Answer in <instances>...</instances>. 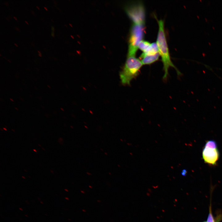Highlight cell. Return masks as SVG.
<instances>
[{
	"mask_svg": "<svg viewBox=\"0 0 222 222\" xmlns=\"http://www.w3.org/2000/svg\"><path fill=\"white\" fill-rule=\"evenodd\" d=\"M157 20L158 25V31L156 43L158 53L161 57L163 64V69L164 72L163 79H165L167 77L168 69L170 67L175 69L178 75H180L181 73L171 60L165 34L163 21L162 19Z\"/></svg>",
	"mask_w": 222,
	"mask_h": 222,
	"instance_id": "obj_1",
	"label": "cell"
},
{
	"mask_svg": "<svg viewBox=\"0 0 222 222\" xmlns=\"http://www.w3.org/2000/svg\"><path fill=\"white\" fill-rule=\"evenodd\" d=\"M143 64L135 56H127L124 66L119 75L121 82L124 85H129L131 81L138 75Z\"/></svg>",
	"mask_w": 222,
	"mask_h": 222,
	"instance_id": "obj_2",
	"label": "cell"
},
{
	"mask_svg": "<svg viewBox=\"0 0 222 222\" xmlns=\"http://www.w3.org/2000/svg\"><path fill=\"white\" fill-rule=\"evenodd\" d=\"M202 155L205 163L210 166L217 165L220 158V152L215 141L210 140L206 142L202 150Z\"/></svg>",
	"mask_w": 222,
	"mask_h": 222,
	"instance_id": "obj_3",
	"label": "cell"
},
{
	"mask_svg": "<svg viewBox=\"0 0 222 222\" xmlns=\"http://www.w3.org/2000/svg\"><path fill=\"white\" fill-rule=\"evenodd\" d=\"M144 26L133 24L128 42L127 56H135L140 42L142 40Z\"/></svg>",
	"mask_w": 222,
	"mask_h": 222,
	"instance_id": "obj_4",
	"label": "cell"
},
{
	"mask_svg": "<svg viewBox=\"0 0 222 222\" xmlns=\"http://www.w3.org/2000/svg\"><path fill=\"white\" fill-rule=\"evenodd\" d=\"M125 10L133 24L144 26L145 13L142 3L135 2L131 4L126 7Z\"/></svg>",
	"mask_w": 222,
	"mask_h": 222,
	"instance_id": "obj_5",
	"label": "cell"
},
{
	"mask_svg": "<svg viewBox=\"0 0 222 222\" xmlns=\"http://www.w3.org/2000/svg\"><path fill=\"white\" fill-rule=\"evenodd\" d=\"M159 56V54L158 53L153 55H146L140 56V57L142 58L141 61L143 64H150L158 60Z\"/></svg>",
	"mask_w": 222,
	"mask_h": 222,
	"instance_id": "obj_6",
	"label": "cell"
},
{
	"mask_svg": "<svg viewBox=\"0 0 222 222\" xmlns=\"http://www.w3.org/2000/svg\"><path fill=\"white\" fill-rule=\"evenodd\" d=\"M158 53L157 44L154 42L151 43L149 47L142 54L141 56H150L155 55Z\"/></svg>",
	"mask_w": 222,
	"mask_h": 222,
	"instance_id": "obj_7",
	"label": "cell"
},
{
	"mask_svg": "<svg viewBox=\"0 0 222 222\" xmlns=\"http://www.w3.org/2000/svg\"><path fill=\"white\" fill-rule=\"evenodd\" d=\"M150 44L151 43L149 42L142 40L138 45V48L143 52L149 47Z\"/></svg>",
	"mask_w": 222,
	"mask_h": 222,
	"instance_id": "obj_8",
	"label": "cell"
},
{
	"mask_svg": "<svg viewBox=\"0 0 222 222\" xmlns=\"http://www.w3.org/2000/svg\"><path fill=\"white\" fill-rule=\"evenodd\" d=\"M210 207L209 212L207 220L206 222H215V221L212 213L211 209Z\"/></svg>",
	"mask_w": 222,
	"mask_h": 222,
	"instance_id": "obj_9",
	"label": "cell"
},
{
	"mask_svg": "<svg viewBox=\"0 0 222 222\" xmlns=\"http://www.w3.org/2000/svg\"><path fill=\"white\" fill-rule=\"evenodd\" d=\"M187 173V171L185 170H183L181 172L182 175L183 176H185Z\"/></svg>",
	"mask_w": 222,
	"mask_h": 222,
	"instance_id": "obj_10",
	"label": "cell"
},
{
	"mask_svg": "<svg viewBox=\"0 0 222 222\" xmlns=\"http://www.w3.org/2000/svg\"><path fill=\"white\" fill-rule=\"evenodd\" d=\"M51 35L53 37H54V31H52L51 32Z\"/></svg>",
	"mask_w": 222,
	"mask_h": 222,
	"instance_id": "obj_11",
	"label": "cell"
},
{
	"mask_svg": "<svg viewBox=\"0 0 222 222\" xmlns=\"http://www.w3.org/2000/svg\"><path fill=\"white\" fill-rule=\"evenodd\" d=\"M51 31H54L55 30V28H54V27L53 26H51Z\"/></svg>",
	"mask_w": 222,
	"mask_h": 222,
	"instance_id": "obj_12",
	"label": "cell"
},
{
	"mask_svg": "<svg viewBox=\"0 0 222 222\" xmlns=\"http://www.w3.org/2000/svg\"><path fill=\"white\" fill-rule=\"evenodd\" d=\"M15 29H16L18 31H20V30H19V29L18 27H15Z\"/></svg>",
	"mask_w": 222,
	"mask_h": 222,
	"instance_id": "obj_13",
	"label": "cell"
},
{
	"mask_svg": "<svg viewBox=\"0 0 222 222\" xmlns=\"http://www.w3.org/2000/svg\"><path fill=\"white\" fill-rule=\"evenodd\" d=\"M80 192L81 193H83V194L84 193H85V192L84 191H82V190Z\"/></svg>",
	"mask_w": 222,
	"mask_h": 222,
	"instance_id": "obj_14",
	"label": "cell"
},
{
	"mask_svg": "<svg viewBox=\"0 0 222 222\" xmlns=\"http://www.w3.org/2000/svg\"><path fill=\"white\" fill-rule=\"evenodd\" d=\"M65 199L67 200H69V199L68 197H65Z\"/></svg>",
	"mask_w": 222,
	"mask_h": 222,
	"instance_id": "obj_15",
	"label": "cell"
},
{
	"mask_svg": "<svg viewBox=\"0 0 222 222\" xmlns=\"http://www.w3.org/2000/svg\"><path fill=\"white\" fill-rule=\"evenodd\" d=\"M31 13H32L33 14H34V15L35 14V13H34V11H33V10H31Z\"/></svg>",
	"mask_w": 222,
	"mask_h": 222,
	"instance_id": "obj_16",
	"label": "cell"
},
{
	"mask_svg": "<svg viewBox=\"0 0 222 222\" xmlns=\"http://www.w3.org/2000/svg\"><path fill=\"white\" fill-rule=\"evenodd\" d=\"M82 211L83 212H86V211L85 210H84V209H83V210H82Z\"/></svg>",
	"mask_w": 222,
	"mask_h": 222,
	"instance_id": "obj_17",
	"label": "cell"
},
{
	"mask_svg": "<svg viewBox=\"0 0 222 222\" xmlns=\"http://www.w3.org/2000/svg\"><path fill=\"white\" fill-rule=\"evenodd\" d=\"M97 201L98 202H101V200H98Z\"/></svg>",
	"mask_w": 222,
	"mask_h": 222,
	"instance_id": "obj_18",
	"label": "cell"
},
{
	"mask_svg": "<svg viewBox=\"0 0 222 222\" xmlns=\"http://www.w3.org/2000/svg\"><path fill=\"white\" fill-rule=\"evenodd\" d=\"M64 190L67 192L68 191L67 189H65Z\"/></svg>",
	"mask_w": 222,
	"mask_h": 222,
	"instance_id": "obj_19",
	"label": "cell"
},
{
	"mask_svg": "<svg viewBox=\"0 0 222 222\" xmlns=\"http://www.w3.org/2000/svg\"><path fill=\"white\" fill-rule=\"evenodd\" d=\"M39 55L40 57L42 56L41 54H39Z\"/></svg>",
	"mask_w": 222,
	"mask_h": 222,
	"instance_id": "obj_20",
	"label": "cell"
},
{
	"mask_svg": "<svg viewBox=\"0 0 222 222\" xmlns=\"http://www.w3.org/2000/svg\"><path fill=\"white\" fill-rule=\"evenodd\" d=\"M44 7L47 10V9L46 7Z\"/></svg>",
	"mask_w": 222,
	"mask_h": 222,
	"instance_id": "obj_21",
	"label": "cell"
},
{
	"mask_svg": "<svg viewBox=\"0 0 222 222\" xmlns=\"http://www.w3.org/2000/svg\"><path fill=\"white\" fill-rule=\"evenodd\" d=\"M89 187L90 188H92V187L91 186H89Z\"/></svg>",
	"mask_w": 222,
	"mask_h": 222,
	"instance_id": "obj_22",
	"label": "cell"
},
{
	"mask_svg": "<svg viewBox=\"0 0 222 222\" xmlns=\"http://www.w3.org/2000/svg\"><path fill=\"white\" fill-rule=\"evenodd\" d=\"M38 52L39 53V54H41V53L40 51H38Z\"/></svg>",
	"mask_w": 222,
	"mask_h": 222,
	"instance_id": "obj_23",
	"label": "cell"
},
{
	"mask_svg": "<svg viewBox=\"0 0 222 222\" xmlns=\"http://www.w3.org/2000/svg\"><path fill=\"white\" fill-rule=\"evenodd\" d=\"M19 209L20 210H22V211H23V209H22V208H19Z\"/></svg>",
	"mask_w": 222,
	"mask_h": 222,
	"instance_id": "obj_24",
	"label": "cell"
},
{
	"mask_svg": "<svg viewBox=\"0 0 222 222\" xmlns=\"http://www.w3.org/2000/svg\"><path fill=\"white\" fill-rule=\"evenodd\" d=\"M5 4H6V5H8V3L7 2H5Z\"/></svg>",
	"mask_w": 222,
	"mask_h": 222,
	"instance_id": "obj_25",
	"label": "cell"
},
{
	"mask_svg": "<svg viewBox=\"0 0 222 222\" xmlns=\"http://www.w3.org/2000/svg\"><path fill=\"white\" fill-rule=\"evenodd\" d=\"M14 44L17 47H18V45H17L16 44V43H14Z\"/></svg>",
	"mask_w": 222,
	"mask_h": 222,
	"instance_id": "obj_26",
	"label": "cell"
},
{
	"mask_svg": "<svg viewBox=\"0 0 222 222\" xmlns=\"http://www.w3.org/2000/svg\"><path fill=\"white\" fill-rule=\"evenodd\" d=\"M14 18L16 20H17L16 18L15 17H14Z\"/></svg>",
	"mask_w": 222,
	"mask_h": 222,
	"instance_id": "obj_27",
	"label": "cell"
},
{
	"mask_svg": "<svg viewBox=\"0 0 222 222\" xmlns=\"http://www.w3.org/2000/svg\"><path fill=\"white\" fill-rule=\"evenodd\" d=\"M36 7L38 8V9H39V8L38 6H36Z\"/></svg>",
	"mask_w": 222,
	"mask_h": 222,
	"instance_id": "obj_28",
	"label": "cell"
},
{
	"mask_svg": "<svg viewBox=\"0 0 222 222\" xmlns=\"http://www.w3.org/2000/svg\"><path fill=\"white\" fill-rule=\"evenodd\" d=\"M25 22L27 24H28V23H27V22L26 21H25Z\"/></svg>",
	"mask_w": 222,
	"mask_h": 222,
	"instance_id": "obj_29",
	"label": "cell"
},
{
	"mask_svg": "<svg viewBox=\"0 0 222 222\" xmlns=\"http://www.w3.org/2000/svg\"><path fill=\"white\" fill-rule=\"evenodd\" d=\"M3 129L5 130H7L6 129V128H3Z\"/></svg>",
	"mask_w": 222,
	"mask_h": 222,
	"instance_id": "obj_30",
	"label": "cell"
},
{
	"mask_svg": "<svg viewBox=\"0 0 222 222\" xmlns=\"http://www.w3.org/2000/svg\"><path fill=\"white\" fill-rule=\"evenodd\" d=\"M40 202L41 203V204H43V202H42V201H40Z\"/></svg>",
	"mask_w": 222,
	"mask_h": 222,
	"instance_id": "obj_31",
	"label": "cell"
},
{
	"mask_svg": "<svg viewBox=\"0 0 222 222\" xmlns=\"http://www.w3.org/2000/svg\"><path fill=\"white\" fill-rule=\"evenodd\" d=\"M10 99L11 101H13V99L12 100V99H11V98Z\"/></svg>",
	"mask_w": 222,
	"mask_h": 222,
	"instance_id": "obj_32",
	"label": "cell"
},
{
	"mask_svg": "<svg viewBox=\"0 0 222 222\" xmlns=\"http://www.w3.org/2000/svg\"><path fill=\"white\" fill-rule=\"evenodd\" d=\"M25 216H27V217H28V216H27V215H25Z\"/></svg>",
	"mask_w": 222,
	"mask_h": 222,
	"instance_id": "obj_33",
	"label": "cell"
},
{
	"mask_svg": "<svg viewBox=\"0 0 222 222\" xmlns=\"http://www.w3.org/2000/svg\"><path fill=\"white\" fill-rule=\"evenodd\" d=\"M34 150V151H36H36H35L36 150Z\"/></svg>",
	"mask_w": 222,
	"mask_h": 222,
	"instance_id": "obj_34",
	"label": "cell"
},
{
	"mask_svg": "<svg viewBox=\"0 0 222 222\" xmlns=\"http://www.w3.org/2000/svg\"><path fill=\"white\" fill-rule=\"evenodd\" d=\"M69 220H70V219H68Z\"/></svg>",
	"mask_w": 222,
	"mask_h": 222,
	"instance_id": "obj_35",
	"label": "cell"
},
{
	"mask_svg": "<svg viewBox=\"0 0 222 222\" xmlns=\"http://www.w3.org/2000/svg\"></svg>",
	"mask_w": 222,
	"mask_h": 222,
	"instance_id": "obj_36",
	"label": "cell"
}]
</instances>
